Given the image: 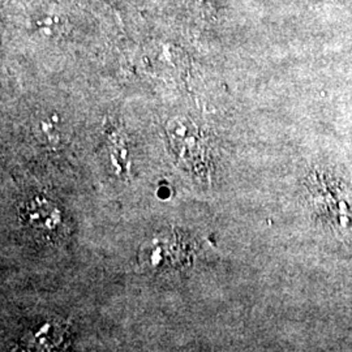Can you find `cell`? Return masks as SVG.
Here are the masks:
<instances>
[{"label": "cell", "instance_id": "obj_1", "mask_svg": "<svg viewBox=\"0 0 352 352\" xmlns=\"http://www.w3.org/2000/svg\"><path fill=\"white\" fill-rule=\"evenodd\" d=\"M21 213L26 225L36 231H55L60 223L59 209L45 199L36 197L25 202Z\"/></svg>", "mask_w": 352, "mask_h": 352}]
</instances>
